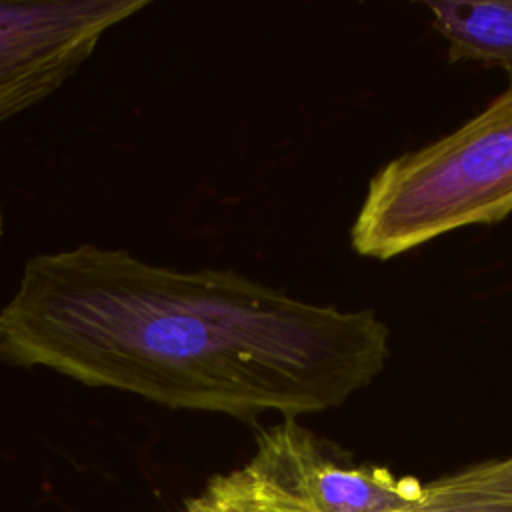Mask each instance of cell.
Returning a JSON list of instances; mask_svg holds the SVG:
<instances>
[{
	"instance_id": "cell-1",
	"label": "cell",
	"mask_w": 512,
	"mask_h": 512,
	"mask_svg": "<svg viewBox=\"0 0 512 512\" xmlns=\"http://www.w3.org/2000/svg\"><path fill=\"white\" fill-rule=\"evenodd\" d=\"M0 360L254 424L348 402L384 368L374 310L298 300L236 270L80 244L32 256L0 308Z\"/></svg>"
},
{
	"instance_id": "cell-2",
	"label": "cell",
	"mask_w": 512,
	"mask_h": 512,
	"mask_svg": "<svg viewBox=\"0 0 512 512\" xmlns=\"http://www.w3.org/2000/svg\"><path fill=\"white\" fill-rule=\"evenodd\" d=\"M512 214V78L454 132L388 160L350 228L358 256L392 260L440 236Z\"/></svg>"
},
{
	"instance_id": "cell-3",
	"label": "cell",
	"mask_w": 512,
	"mask_h": 512,
	"mask_svg": "<svg viewBox=\"0 0 512 512\" xmlns=\"http://www.w3.org/2000/svg\"><path fill=\"white\" fill-rule=\"evenodd\" d=\"M242 466L276 512H394L424 496L418 478L354 464L292 418L260 426Z\"/></svg>"
},
{
	"instance_id": "cell-4",
	"label": "cell",
	"mask_w": 512,
	"mask_h": 512,
	"mask_svg": "<svg viewBox=\"0 0 512 512\" xmlns=\"http://www.w3.org/2000/svg\"><path fill=\"white\" fill-rule=\"evenodd\" d=\"M148 0H0V124L56 92Z\"/></svg>"
},
{
	"instance_id": "cell-5",
	"label": "cell",
	"mask_w": 512,
	"mask_h": 512,
	"mask_svg": "<svg viewBox=\"0 0 512 512\" xmlns=\"http://www.w3.org/2000/svg\"><path fill=\"white\" fill-rule=\"evenodd\" d=\"M450 62L508 70L512 78V0L424 2Z\"/></svg>"
},
{
	"instance_id": "cell-6",
	"label": "cell",
	"mask_w": 512,
	"mask_h": 512,
	"mask_svg": "<svg viewBox=\"0 0 512 512\" xmlns=\"http://www.w3.org/2000/svg\"><path fill=\"white\" fill-rule=\"evenodd\" d=\"M182 512H276L256 490L244 466L208 480L204 490L190 498Z\"/></svg>"
},
{
	"instance_id": "cell-7",
	"label": "cell",
	"mask_w": 512,
	"mask_h": 512,
	"mask_svg": "<svg viewBox=\"0 0 512 512\" xmlns=\"http://www.w3.org/2000/svg\"><path fill=\"white\" fill-rule=\"evenodd\" d=\"M394 512H512V500L458 490L440 478L424 482V496Z\"/></svg>"
},
{
	"instance_id": "cell-8",
	"label": "cell",
	"mask_w": 512,
	"mask_h": 512,
	"mask_svg": "<svg viewBox=\"0 0 512 512\" xmlns=\"http://www.w3.org/2000/svg\"><path fill=\"white\" fill-rule=\"evenodd\" d=\"M442 480L458 490L512 500V454L444 474Z\"/></svg>"
},
{
	"instance_id": "cell-9",
	"label": "cell",
	"mask_w": 512,
	"mask_h": 512,
	"mask_svg": "<svg viewBox=\"0 0 512 512\" xmlns=\"http://www.w3.org/2000/svg\"><path fill=\"white\" fill-rule=\"evenodd\" d=\"M0 236H2V214H0Z\"/></svg>"
}]
</instances>
